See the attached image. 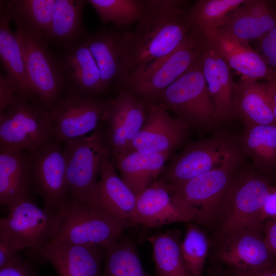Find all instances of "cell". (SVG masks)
<instances>
[{
  "label": "cell",
  "mask_w": 276,
  "mask_h": 276,
  "mask_svg": "<svg viewBox=\"0 0 276 276\" xmlns=\"http://www.w3.org/2000/svg\"><path fill=\"white\" fill-rule=\"evenodd\" d=\"M142 15L128 32L130 74L172 52L193 31L188 2L143 0Z\"/></svg>",
  "instance_id": "obj_1"
},
{
  "label": "cell",
  "mask_w": 276,
  "mask_h": 276,
  "mask_svg": "<svg viewBox=\"0 0 276 276\" xmlns=\"http://www.w3.org/2000/svg\"><path fill=\"white\" fill-rule=\"evenodd\" d=\"M241 150L219 167L190 179L167 183L176 200L193 221L206 224L219 220L226 195L239 174Z\"/></svg>",
  "instance_id": "obj_2"
},
{
  "label": "cell",
  "mask_w": 276,
  "mask_h": 276,
  "mask_svg": "<svg viewBox=\"0 0 276 276\" xmlns=\"http://www.w3.org/2000/svg\"><path fill=\"white\" fill-rule=\"evenodd\" d=\"M58 210L59 222L49 241L104 247L133 226L91 201L68 199Z\"/></svg>",
  "instance_id": "obj_3"
},
{
  "label": "cell",
  "mask_w": 276,
  "mask_h": 276,
  "mask_svg": "<svg viewBox=\"0 0 276 276\" xmlns=\"http://www.w3.org/2000/svg\"><path fill=\"white\" fill-rule=\"evenodd\" d=\"M208 44L206 34L195 30L171 53L147 65L134 70L122 89H126L148 105L187 71Z\"/></svg>",
  "instance_id": "obj_4"
},
{
  "label": "cell",
  "mask_w": 276,
  "mask_h": 276,
  "mask_svg": "<svg viewBox=\"0 0 276 276\" xmlns=\"http://www.w3.org/2000/svg\"><path fill=\"white\" fill-rule=\"evenodd\" d=\"M56 140L49 110L34 95L17 93L0 115V147L33 151Z\"/></svg>",
  "instance_id": "obj_5"
},
{
  "label": "cell",
  "mask_w": 276,
  "mask_h": 276,
  "mask_svg": "<svg viewBox=\"0 0 276 276\" xmlns=\"http://www.w3.org/2000/svg\"><path fill=\"white\" fill-rule=\"evenodd\" d=\"M198 58L194 64L164 90L153 104L163 105L189 129H205L217 122Z\"/></svg>",
  "instance_id": "obj_6"
},
{
  "label": "cell",
  "mask_w": 276,
  "mask_h": 276,
  "mask_svg": "<svg viewBox=\"0 0 276 276\" xmlns=\"http://www.w3.org/2000/svg\"><path fill=\"white\" fill-rule=\"evenodd\" d=\"M68 199L88 201L98 183L101 164L111 154L105 134L100 127L88 136L64 143Z\"/></svg>",
  "instance_id": "obj_7"
},
{
  "label": "cell",
  "mask_w": 276,
  "mask_h": 276,
  "mask_svg": "<svg viewBox=\"0 0 276 276\" xmlns=\"http://www.w3.org/2000/svg\"><path fill=\"white\" fill-rule=\"evenodd\" d=\"M8 210V216L0 219V232L20 250L28 248L35 256L55 233L60 220L59 210L41 208L30 197Z\"/></svg>",
  "instance_id": "obj_8"
},
{
  "label": "cell",
  "mask_w": 276,
  "mask_h": 276,
  "mask_svg": "<svg viewBox=\"0 0 276 276\" xmlns=\"http://www.w3.org/2000/svg\"><path fill=\"white\" fill-rule=\"evenodd\" d=\"M272 185L267 178L256 173H239L224 201L219 219V237L234 230L258 222L259 213Z\"/></svg>",
  "instance_id": "obj_9"
},
{
  "label": "cell",
  "mask_w": 276,
  "mask_h": 276,
  "mask_svg": "<svg viewBox=\"0 0 276 276\" xmlns=\"http://www.w3.org/2000/svg\"><path fill=\"white\" fill-rule=\"evenodd\" d=\"M15 33L19 39L32 93L50 110L62 97L65 83L58 59L47 44L30 36L19 28Z\"/></svg>",
  "instance_id": "obj_10"
},
{
  "label": "cell",
  "mask_w": 276,
  "mask_h": 276,
  "mask_svg": "<svg viewBox=\"0 0 276 276\" xmlns=\"http://www.w3.org/2000/svg\"><path fill=\"white\" fill-rule=\"evenodd\" d=\"M241 150L240 146L222 135L194 142L172 159L159 179L167 183L190 179L219 167Z\"/></svg>",
  "instance_id": "obj_11"
},
{
  "label": "cell",
  "mask_w": 276,
  "mask_h": 276,
  "mask_svg": "<svg viewBox=\"0 0 276 276\" xmlns=\"http://www.w3.org/2000/svg\"><path fill=\"white\" fill-rule=\"evenodd\" d=\"M264 227L251 225L220 237L217 259L229 269L249 275L276 261V254L267 245Z\"/></svg>",
  "instance_id": "obj_12"
},
{
  "label": "cell",
  "mask_w": 276,
  "mask_h": 276,
  "mask_svg": "<svg viewBox=\"0 0 276 276\" xmlns=\"http://www.w3.org/2000/svg\"><path fill=\"white\" fill-rule=\"evenodd\" d=\"M108 104V99L68 93L49 110L56 140L63 143L97 129Z\"/></svg>",
  "instance_id": "obj_13"
},
{
  "label": "cell",
  "mask_w": 276,
  "mask_h": 276,
  "mask_svg": "<svg viewBox=\"0 0 276 276\" xmlns=\"http://www.w3.org/2000/svg\"><path fill=\"white\" fill-rule=\"evenodd\" d=\"M62 143L56 140L31 151V189L42 198L44 207L58 210L68 199L65 160Z\"/></svg>",
  "instance_id": "obj_14"
},
{
  "label": "cell",
  "mask_w": 276,
  "mask_h": 276,
  "mask_svg": "<svg viewBox=\"0 0 276 276\" xmlns=\"http://www.w3.org/2000/svg\"><path fill=\"white\" fill-rule=\"evenodd\" d=\"M108 101L103 121L107 124L106 139L114 156L128 149L145 122L149 105L126 89Z\"/></svg>",
  "instance_id": "obj_15"
},
{
  "label": "cell",
  "mask_w": 276,
  "mask_h": 276,
  "mask_svg": "<svg viewBox=\"0 0 276 276\" xmlns=\"http://www.w3.org/2000/svg\"><path fill=\"white\" fill-rule=\"evenodd\" d=\"M84 41L98 67L105 90L112 84L122 89L130 75L128 32L102 30Z\"/></svg>",
  "instance_id": "obj_16"
},
{
  "label": "cell",
  "mask_w": 276,
  "mask_h": 276,
  "mask_svg": "<svg viewBox=\"0 0 276 276\" xmlns=\"http://www.w3.org/2000/svg\"><path fill=\"white\" fill-rule=\"evenodd\" d=\"M189 129L186 124L170 116L163 105L150 104L145 122L127 151L172 153L182 144Z\"/></svg>",
  "instance_id": "obj_17"
},
{
  "label": "cell",
  "mask_w": 276,
  "mask_h": 276,
  "mask_svg": "<svg viewBox=\"0 0 276 276\" xmlns=\"http://www.w3.org/2000/svg\"><path fill=\"white\" fill-rule=\"evenodd\" d=\"M105 255L102 246L48 241L35 257L51 263L57 276H101Z\"/></svg>",
  "instance_id": "obj_18"
},
{
  "label": "cell",
  "mask_w": 276,
  "mask_h": 276,
  "mask_svg": "<svg viewBox=\"0 0 276 276\" xmlns=\"http://www.w3.org/2000/svg\"><path fill=\"white\" fill-rule=\"evenodd\" d=\"M192 221V217L172 194L169 185L159 179L137 196L130 220L133 225L148 227Z\"/></svg>",
  "instance_id": "obj_19"
},
{
  "label": "cell",
  "mask_w": 276,
  "mask_h": 276,
  "mask_svg": "<svg viewBox=\"0 0 276 276\" xmlns=\"http://www.w3.org/2000/svg\"><path fill=\"white\" fill-rule=\"evenodd\" d=\"M205 34L209 44L231 69L236 70L242 76L257 81L261 79L276 81V73L248 42L232 38L218 28L210 30Z\"/></svg>",
  "instance_id": "obj_20"
},
{
  "label": "cell",
  "mask_w": 276,
  "mask_h": 276,
  "mask_svg": "<svg viewBox=\"0 0 276 276\" xmlns=\"http://www.w3.org/2000/svg\"><path fill=\"white\" fill-rule=\"evenodd\" d=\"M84 40L65 49L58 59L68 93L96 97L105 90L98 67Z\"/></svg>",
  "instance_id": "obj_21"
},
{
  "label": "cell",
  "mask_w": 276,
  "mask_h": 276,
  "mask_svg": "<svg viewBox=\"0 0 276 276\" xmlns=\"http://www.w3.org/2000/svg\"><path fill=\"white\" fill-rule=\"evenodd\" d=\"M276 27V7L266 0H245L229 15L219 29L241 42L259 39Z\"/></svg>",
  "instance_id": "obj_22"
},
{
  "label": "cell",
  "mask_w": 276,
  "mask_h": 276,
  "mask_svg": "<svg viewBox=\"0 0 276 276\" xmlns=\"http://www.w3.org/2000/svg\"><path fill=\"white\" fill-rule=\"evenodd\" d=\"M0 203L9 209L30 197L31 151L0 147Z\"/></svg>",
  "instance_id": "obj_23"
},
{
  "label": "cell",
  "mask_w": 276,
  "mask_h": 276,
  "mask_svg": "<svg viewBox=\"0 0 276 276\" xmlns=\"http://www.w3.org/2000/svg\"><path fill=\"white\" fill-rule=\"evenodd\" d=\"M198 61L215 105L217 122L227 121L234 116L232 100L235 82L232 69L208 41Z\"/></svg>",
  "instance_id": "obj_24"
},
{
  "label": "cell",
  "mask_w": 276,
  "mask_h": 276,
  "mask_svg": "<svg viewBox=\"0 0 276 276\" xmlns=\"http://www.w3.org/2000/svg\"><path fill=\"white\" fill-rule=\"evenodd\" d=\"M110 155H106L102 162L100 178L88 201L98 204L120 219L132 224L130 220L137 196L117 174Z\"/></svg>",
  "instance_id": "obj_25"
},
{
  "label": "cell",
  "mask_w": 276,
  "mask_h": 276,
  "mask_svg": "<svg viewBox=\"0 0 276 276\" xmlns=\"http://www.w3.org/2000/svg\"><path fill=\"white\" fill-rule=\"evenodd\" d=\"M171 154L126 151L113 156V163L122 180L137 196L156 180Z\"/></svg>",
  "instance_id": "obj_26"
},
{
  "label": "cell",
  "mask_w": 276,
  "mask_h": 276,
  "mask_svg": "<svg viewBox=\"0 0 276 276\" xmlns=\"http://www.w3.org/2000/svg\"><path fill=\"white\" fill-rule=\"evenodd\" d=\"M55 1H1V12L15 21L17 28L47 44Z\"/></svg>",
  "instance_id": "obj_27"
},
{
  "label": "cell",
  "mask_w": 276,
  "mask_h": 276,
  "mask_svg": "<svg viewBox=\"0 0 276 276\" xmlns=\"http://www.w3.org/2000/svg\"><path fill=\"white\" fill-rule=\"evenodd\" d=\"M232 104L234 116L239 117L245 127L275 125L262 85L256 80L241 76L234 83Z\"/></svg>",
  "instance_id": "obj_28"
},
{
  "label": "cell",
  "mask_w": 276,
  "mask_h": 276,
  "mask_svg": "<svg viewBox=\"0 0 276 276\" xmlns=\"http://www.w3.org/2000/svg\"><path fill=\"white\" fill-rule=\"evenodd\" d=\"M86 1L56 0L49 42L61 44L65 49L82 41L88 35L82 20Z\"/></svg>",
  "instance_id": "obj_29"
},
{
  "label": "cell",
  "mask_w": 276,
  "mask_h": 276,
  "mask_svg": "<svg viewBox=\"0 0 276 276\" xmlns=\"http://www.w3.org/2000/svg\"><path fill=\"white\" fill-rule=\"evenodd\" d=\"M240 143L258 170L266 173L276 171V125L245 127Z\"/></svg>",
  "instance_id": "obj_30"
},
{
  "label": "cell",
  "mask_w": 276,
  "mask_h": 276,
  "mask_svg": "<svg viewBox=\"0 0 276 276\" xmlns=\"http://www.w3.org/2000/svg\"><path fill=\"white\" fill-rule=\"evenodd\" d=\"M11 20L3 13L0 15V57L6 75L17 86V94L34 95L30 89L20 42L10 28Z\"/></svg>",
  "instance_id": "obj_31"
},
{
  "label": "cell",
  "mask_w": 276,
  "mask_h": 276,
  "mask_svg": "<svg viewBox=\"0 0 276 276\" xmlns=\"http://www.w3.org/2000/svg\"><path fill=\"white\" fill-rule=\"evenodd\" d=\"M149 240L152 246L156 276H192L182 258L179 231L169 230Z\"/></svg>",
  "instance_id": "obj_32"
},
{
  "label": "cell",
  "mask_w": 276,
  "mask_h": 276,
  "mask_svg": "<svg viewBox=\"0 0 276 276\" xmlns=\"http://www.w3.org/2000/svg\"><path fill=\"white\" fill-rule=\"evenodd\" d=\"M101 276H150L144 270L133 243L120 238L104 247Z\"/></svg>",
  "instance_id": "obj_33"
},
{
  "label": "cell",
  "mask_w": 276,
  "mask_h": 276,
  "mask_svg": "<svg viewBox=\"0 0 276 276\" xmlns=\"http://www.w3.org/2000/svg\"><path fill=\"white\" fill-rule=\"evenodd\" d=\"M245 0H199L190 7L188 15L193 29L205 33L221 28L228 15Z\"/></svg>",
  "instance_id": "obj_34"
},
{
  "label": "cell",
  "mask_w": 276,
  "mask_h": 276,
  "mask_svg": "<svg viewBox=\"0 0 276 276\" xmlns=\"http://www.w3.org/2000/svg\"><path fill=\"white\" fill-rule=\"evenodd\" d=\"M103 25L111 22L125 26L137 22L144 7L143 0H88Z\"/></svg>",
  "instance_id": "obj_35"
},
{
  "label": "cell",
  "mask_w": 276,
  "mask_h": 276,
  "mask_svg": "<svg viewBox=\"0 0 276 276\" xmlns=\"http://www.w3.org/2000/svg\"><path fill=\"white\" fill-rule=\"evenodd\" d=\"M180 248L188 271L192 276H201L210 248L206 235L195 225L189 223Z\"/></svg>",
  "instance_id": "obj_36"
},
{
  "label": "cell",
  "mask_w": 276,
  "mask_h": 276,
  "mask_svg": "<svg viewBox=\"0 0 276 276\" xmlns=\"http://www.w3.org/2000/svg\"><path fill=\"white\" fill-rule=\"evenodd\" d=\"M258 52L276 73V27L258 39Z\"/></svg>",
  "instance_id": "obj_37"
},
{
  "label": "cell",
  "mask_w": 276,
  "mask_h": 276,
  "mask_svg": "<svg viewBox=\"0 0 276 276\" xmlns=\"http://www.w3.org/2000/svg\"><path fill=\"white\" fill-rule=\"evenodd\" d=\"M17 88L13 81L7 75L0 76V115L15 101Z\"/></svg>",
  "instance_id": "obj_38"
},
{
  "label": "cell",
  "mask_w": 276,
  "mask_h": 276,
  "mask_svg": "<svg viewBox=\"0 0 276 276\" xmlns=\"http://www.w3.org/2000/svg\"><path fill=\"white\" fill-rule=\"evenodd\" d=\"M31 264L18 256L12 262L0 268V276H32Z\"/></svg>",
  "instance_id": "obj_39"
},
{
  "label": "cell",
  "mask_w": 276,
  "mask_h": 276,
  "mask_svg": "<svg viewBox=\"0 0 276 276\" xmlns=\"http://www.w3.org/2000/svg\"><path fill=\"white\" fill-rule=\"evenodd\" d=\"M20 251L5 234L0 232V268L19 256Z\"/></svg>",
  "instance_id": "obj_40"
},
{
  "label": "cell",
  "mask_w": 276,
  "mask_h": 276,
  "mask_svg": "<svg viewBox=\"0 0 276 276\" xmlns=\"http://www.w3.org/2000/svg\"><path fill=\"white\" fill-rule=\"evenodd\" d=\"M269 220H276V186L272 185L259 213L258 222L264 226L265 222Z\"/></svg>",
  "instance_id": "obj_41"
},
{
  "label": "cell",
  "mask_w": 276,
  "mask_h": 276,
  "mask_svg": "<svg viewBox=\"0 0 276 276\" xmlns=\"http://www.w3.org/2000/svg\"><path fill=\"white\" fill-rule=\"evenodd\" d=\"M263 233L267 245L276 254V220H269L265 222Z\"/></svg>",
  "instance_id": "obj_42"
},
{
  "label": "cell",
  "mask_w": 276,
  "mask_h": 276,
  "mask_svg": "<svg viewBox=\"0 0 276 276\" xmlns=\"http://www.w3.org/2000/svg\"><path fill=\"white\" fill-rule=\"evenodd\" d=\"M261 84L268 98L276 125V81H265Z\"/></svg>",
  "instance_id": "obj_43"
},
{
  "label": "cell",
  "mask_w": 276,
  "mask_h": 276,
  "mask_svg": "<svg viewBox=\"0 0 276 276\" xmlns=\"http://www.w3.org/2000/svg\"><path fill=\"white\" fill-rule=\"evenodd\" d=\"M244 276H276V261L257 272Z\"/></svg>",
  "instance_id": "obj_44"
},
{
  "label": "cell",
  "mask_w": 276,
  "mask_h": 276,
  "mask_svg": "<svg viewBox=\"0 0 276 276\" xmlns=\"http://www.w3.org/2000/svg\"><path fill=\"white\" fill-rule=\"evenodd\" d=\"M223 271L220 263L217 262L211 265L207 276H223Z\"/></svg>",
  "instance_id": "obj_45"
},
{
  "label": "cell",
  "mask_w": 276,
  "mask_h": 276,
  "mask_svg": "<svg viewBox=\"0 0 276 276\" xmlns=\"http://www.w3.org/2000/svg\"><path fill=\"white\" fill-rule=\"evenodd\" d=\"M226 276H244V275L236 273L229 269V271H228L227 273Z\"/></svg>",
  "instance_id": "obj_46"
},
{
  "label": "cell",
  "mask_w": 276,
  "mask_h": 276,
  "mask_svg": "<svg viewBox=\"0 0 276 276\" xmlns=\"http://www.w3.org/2000/svg\"><path fill=\"white\" fill-rule=\"evenodd\" d=\"M275 3H276V1H275Z\"/></svg>",
  "instance_id": "obj_47"
}]
</instances>
